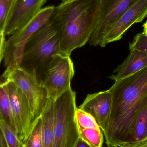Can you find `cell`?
I'll return each instance as SVG.
<instances>
[{"mask_svg":"<svg viewBox=\"0 0 147 147\" xmlns=\"http://www.w3.org/2000/svg\"><path fill=\"white\" fill-rule=\"evenodd\" d=\"M47 0H15L9 18L4 27L9 36L29 23L43 8Z\"/></svg>","mask_w":147,"mask_h":147,"instance_id":"cell-11","label":"cell"},{"mask_svg":"<svg viewBox=\"0 0 147 147\" xmlns=\"http://www.w3.org/2000/svg\"><path fill=\"white\" fill-rule=\"evenodd\" d=\"M22 147H26V146H25V144H23V145H22Z\"/></svg>","mask_w":147,"mask_h":147,"instance_id":"cell-29","label":"cell"},{"mask_svg":"<svg viewBox=\"0 0 147 147\" xmlns=\"http://www.w3.org/2000/svg\"><path fill=\"white\" fill-rule=\"evenodd\" d=\"M61 28L55 13L29 39L25 46L20 67L34 71L39 78L52 57L60 53Z\"/></svg>","mask_w":147,"mask_h":147,"instance_id":"cell-3","label":"cell"},{"mask_svg":"<svg viewBox=\"0 0 147 147\" xmlns=\"http://www.w3.org/2000/svg\"><path fill=\"white\" fill-rule=\"evenodd\" d=\"M101 0H69L55 7L61 28L60 52L71 56L89 41L100 17Z\"/></svg>","mask_w":147,"mask_h":147,"instance_id":"cell-2","label":"cell"},{"mask_svg":"<svg viewBox=\"0 0 147 147\" xmlns=\"http://www.w3.org/2000/svg\"><path fill=\"white\" fill-rule=\"evenodd\" d=\"M143 31L142 32L144 34L147 35V21L143 24Z\"/></svg>","mask_w":147,"mask_h":147,"instance_id":"cell-27","label":"cell"},{"mask_svg":"<svg viewBox=\"0 0 147 147\" xmlns=\"http://www.w3.org/2000/svg\"><path fill=\"white\" fill-rule=\"evenodd\" d=\"M111 104L112 95L108 90L88 94L78 108L91 114L103 133L109 123Z\"/></svg>","mask_w":147,"mask_h":147,"instance_id":"cell-12","label":"cell"},{"mask_svg":"<svg viewBox=\"0 0 147 147\" xmlns=\"http://www.w3.org/2000/svg\"><path fill=\"white\" fill-rule=\"evenodd\" d=\"M129 50H138L147 53V35L143 33L136 34L129 44Z\"/></svg>","mask_w":147,"mask_h":147,"instance_id":"cell-22","label":"cell"},{"mask_svg":"<svg viewBox=\"0 0 147 147\" xmlns=\"http://www.w3.org/2000/svg\"><path fill=\"white\" fill-rule=\"evenodd\" d=\"M55 8L54 6L43 8L29 23L9 36L6 41L3 59L4 68L20 66L27 42L50 19Z\"/></svg>","mask_w":147,"mask_h":147,"instance_id":"cell-6","label":"cell"},{"mask_svg":"<svg viewBox=\"0 0 147 147\" xmlns=\"http://www.w3.org/2000/svg\"></svg>","mask_w":147,"mask_h":147,"instance_id":"cell-31","label":"cell"},{"mask_svg":"<svg viewBox=\"0 0 147 147\" xmlns=\"http://www.w3.org/2000/svg\"><path fill=\"white\" fill-rule=\"evenodd\" d=\"M6 35L4 30H0V65L2 60L4 59L6 49Z\"/></svg>","mask_w":147,"mask_h":147,"instance_id":"cell-23","label":"cell"},{"mask_svg":"<svg viewBox=\"0 0 147 147\" xmlns=\"http://www.w3.org/2000/svg\"><path fill=\"white\" fill-rule=\"evenodd\" d=\"M43 74L41 82L46 90L47 98L55 101L71 89L74 69L70 56L59 53L53 56Z\"/></svg>","mask_w":147,"mask_h":147,"instance_id":"cell-7","label":"cell"},{"mask_svg":"<svg viewBox=\"0 0 147 147\" xmlns=\"http://www.w3.org/2000/svg\"><path fill=\"white\" fill-rule=\"evenodd\" d=\"M0 147H7L5 137L1 126H0Z\"/></svg>","mask_w":147,"mask_h":147,"instance_id":"cell-25","label":"cell"},{"mask_svg":"<svg viewBox=\"0 0 147 147\" xmlns=\"http://www.w3.org/2000/svg\"><path fill=\"white\" fill-rule=\"evenodd\" d=\"M8 94L17 129V136L25 144L35 121L28 101L21 90L13 82L3 80Z\"/></svg>","mask_w":147,"mask_h":147,"instance_id":"cell-8","label":"cell"},{"mask_svg":"<svg viewBox=\"0 0 147 147\" xmlns=\"http://www.w3.org/2000/svg\"><path fill=\"white\" fill-rule=\"evenodd\" d=\"M15 0H0V30H3Z\"/></svg>","mask_w":147,"mask_h":147,"instance_id":"cell-21","label":"cell"},{"mask_svg":"<svg viewBox=\"0 0 147 147\" xmlns=\"http://www.w3.org/2000/svg\"><path fill=\"white\" fill-rule=\"evenodd\" d=\"M137 0H101L100 17L89 44L100 46L105 36L117 19Z\"/></svg>","mask_w":147,"mask_h":147,"instance_id":"cell-9","label":"cell"},{"mask_svg":"<svg viewBox=\"0 0 147 147\" xmlns=\"http://www.w3.org/2000/svg\"><path fill=\"white\" fill-rule=\"evenodd\" d=\"M79 137L92 147H102L104 136L101 129H82L78 127Z\"/></svg>","mask_w":147,"mask_h":147,"instance_id":"cell-17","label":"cell"},{"mask_svg":"<svg viewBox=\"0 0 147 147\" xmlns=\"http://www.w3.org/2000/svg\"><path fill=\"white\" fill-rule=\"evenodd\" d=\"M147 67V53L138 50H130L124 62L114 70L111 79L119 81L140 71Z\"/></svg>","mask_w":147,"mask_h":147,"instance_id":"cell-13","label":"cell"},{"mask_svg":"<svg viewBox=\"0 0 147 147\" xmlns=\"http://www.w3.org/2000/svg\"><path fill=\"white\" fill-rule=\"evenodd\" d=\"M134 147H147V138L137 143Z\"/></svg>","mask_w":147,"mask_h":147,"instance_id":"cell-26","label":"cell"},{"mask_svg":"<svg viewBox=\"0 0 147 147\" xmlns=\"http://www.w3.org/2000/svg\"><path fill=\"white\" fill-rule=\"evenodd\" d=\"M3 81L9 80L21 90L26 98L34 121L41 115L48 98L46 90L34 71L22 67L6 68L1 76Z\"/></svg>","mask_w":147,"mask_h":147,"instance_id":"cell-5","label":"cell"},{"mask_svg":"<svg viewBox=\"0 0 147 147\" xmlns=\"http://www.w3.org/2000/svg\"><path fill=\"white\" fill-rule=\"evenodd\" d=\"M25 145L26 147H42V121L40 116L35 121Z\"/></svg>","mask_w":147,"mask_h":147,"instance_id":"cell-19","label":"cell"},{"mask_svg":"<svg viewBox=\"0 0 147 147\" xmlns=\"http://www.w3.org/2000/svg\"><path fill=\"white\" fill-rule=\"evenodd\" d=\"M0 121L6 123L17 134L9 97L3 82L0 85Z\"/></svg>","mask_w":147,"mask_h":147,"instance_id":"cell-16","label":"cell"},{"mask_svg":"<svg viewBox=\"0 0 147 147\" xmlns=\"http://www.w3.org/2000/svg\"><path fill=\"white\" fill-rule=\"evenodd\" d=\"M3 82L2 80L1 77H0V85L1 84V83Z\"/></svg>","mask_w":147,"mask_h":147,"instance_id":"cell-28","label":"cell"},{"mask_svg":"<svg viewBox=\"0 0 147 147\" xmlns=\"http://www.w3.org/2000/svg\"><path fill=\"white\" fill-rule=\"evenodd\" d=\"M67 1H69V0H62V2H65Z\"/></svg>","mask_w":147,"mask_h":147,"instance_id":"cell-30","label":"cell"},{"mask_svg":"<svg viewBox=\"0 0 147 147\" xmlns=\"http://www.w3.org/2000/svg\"><path fill=\"white\" fill-rule=\"evenodd\" d=\"M74 147H92L86 142L79 137Z\"/></svg>","mask_w":147,"mask_h":147,"instance_id":"cell-24","label":"cell"},{"mask_svg":"<svg viewBox=\"0 0 147 147\" xmlns=\"http://www.w3.org/2000/svg\"><path fill=\"white\" fill-rule=\"evenodd\" d=\"M109 90L112 104L104 136L108 147H120L127 139L137 111L147 95V67L115 81Z\"/></svg>","mask_w":147,"mask_h":147,"instance_id":"cell-1","label":"cell"},{"mask_svg":"<svg viewBox=\"0 0 147 147\" xmlns=\"http://www.w3.org/2000/svg\"><path fill=\"white\" fill-rule=\"evenodd\" d=\"M0 126L3 132L7 147L22 146L23 143L20 141L16 133L9 126L4 122L0 121Z\"/></svg>","mask_w":147,"mask_h":147,"instance_id":"cell-20","label":"cell"},{"mask_svg":"<svg viewBox=\"0 0 147 147\" xmlns=\"http://www.w3.org/2000/svg\"><path fill=\"white\" fill-rule=\"evenodd\" d=\"M55 101L48 98L40 115L42 121V147H53Z\"/></svg>","mask_w":147,"mask_h":147,"instance_id":"cell-15","label":"cell"},{"mask_svg":"<svg viewBox=\"0 0 147 147\" xmlns=\"http://www.w3.org/2000/svg\"><path fill=\"white\" fill-rule=\"evenodd\" d=\"M75 118L78 127L82 129H101L96 119L91 114L77 108Z\"/></svg>","mask_w":147,"mask_h":147,"instance_id":"cell-18","label":"cell"},{"mask_svg":"<svg viewBox=\"0 0 147 147\" xmlns=\"http://www.w3.org/2000/svg\"><path fill=\"white\" fill-rule=\"evenodd\" d=\"M147 17V0H137L119 17L105 36L100 47L118 41L134 24Z\"/></svg>","mask_w":147,"mask_h":147,"instance_id":"cell-10","label":"cell"},{"mask_svg":"<svg viewBox=\"0 0 147 147\" xmlns=\"http://www.w3.org/2000/svg\"><path fill=\"white\" fill-rule=\"evenodd\" d=\"M147 138V95L137 111L130 134L120 147H134Z\"/></svg>","mask_w":147,"mask_h":147,"instance_id":"cell-14","label":"cell"},{"mask_svg":"<svg viewBox=\"0 0 147 147\" xmlns=\"http://www.w3.org/2000/svg\"><path fill=\"white\" fill-rule=\"evenodd\" d=\"M76 93L70 89L55 101L53 147H74L79 138L75 118Z\"/></svg>","mask_w":147,"mask_h":147,"instance_id":"cell-4","label":"cell"}]
</instances>
